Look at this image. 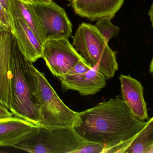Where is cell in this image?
Masks as SVG:
<instances>
[{
	"label": "cell",
	"mask_w": 153,
	"mask_h": 153,
	"mask_svg": "<svg viewBox=\"0 0 153 153\" xmlns=\"http://www.w3.org/2000/svg\"><path fill=\"white\" fill-rule=\"evenodd\" d=\"M150 72L151 73L153 74V57L152 61H151V63H150Z\"/></svg>",
	"instance_id": "obj_23"
},
{
	"label": "cell",
	"mask_w": 153,
	"mask_h": 153,
	"mask_svg": "<svg viewBox=\"0 0 153 153\" xmlns=\"http://www.w3.org/2000/svg\"><path fill=\"white\" fill-rule=\"evenodd\" d=\"M13 35L0 25V103L10 110V62Z\"/></svg>",
	"instance_id": "obj_13"
},
{
	"label": "cell",
	"mask_w": 153,
	"mask_h": 153,
	"mask_svg": "<svg viewBox=\"0 0 153 153\" xmlns=\"http://www.w3.org/2000/svg\"><path fill=\"white\" fill-rule=\"evenodd\" d=\"M111 19L108 16L102 17L97 20L94 25L108 42L112 38L117 37L120 31L119 27L111 23Z\"/></svg>",
	"instance_id": "obj_16"
},
{
	"label": "cell",
	"mask_w": 153,
	"mask_h": 153,
	"mask_svg": "<svg viewBox=\"0 0 153 153\" xmlns=\"http://www.w3.org/2000/svg\"><path fill=\"white\" fill-rule=\"evenodd\" d=\"M87 143L73 128L40 127L36 134L14 147L32 153H73Z\"/></svg>",
	"instance_id": "obj_5"
},
{
	"label": "cell",
	"mask_w": 153,
	"mask_h": 153,
	"mask_svg": "<svg viewBox=\"0 0 153 153\" xmlns=\"http://www.w3.org/2000/svg\"><path fill=\"white\" fill-rule=\"evenodd\" d=\"M125 0H73L71 5L76 15L91 21L108 16L113 19Z\"/></svg>",
	"instance_id": "obj_11"
},
{
	"label": "cell",
	"mask_w": 153,
	"mask_h": 153,
	"mask_svg": "<svg viewBox=\"0 0 153 153\" xmlns=\"http://www.w3.org/2000/svg\"><path fill=\"white\" fill-rule=\"evenodd\" d=\"M42 58L53 75L58 78L66 75L79 61L85 59L69 39L64 38L47 39L43 45Z\"/></svg>",
	"instance_id": "obj_6"
},
{
	"label": "cell",
	"mask_w": 153,
	"mask_h": 153,
	"mask_svg": "<svg viewBox=\"0 0 153 153\" xmlns=\"http://www.w3.org/2000/svg\"><path fill=\"white\" fill-rule=\"evenodd\" d=\"M34 82V95L40 110L41 127L75 128L80 122L79 112L68 107L59 98L44 73L30 64Z\"/></svg>",
	"instance_id": "obj_3"
},
{
	"label": "cell",
	"mask_w": 153,
	"mask_h": 153,
	"mask_svg": "<svg viewBox=\"0 0 153 153\" xmlns=\"http://www.w3.org/2000/svg\"><path fill=\"white\" fill-rule=\"evenodd\" d=\"M36 1L41 3H49L52 1V0H36Z\"/></svg>",
	"instance_id": "obj_22"
},
{
	"label": "cell",
	"mask_w": 153,
	"mask_h": 153,
	"mask_svg": "<svg viewBox=\"0 0 153 153\" xmlns=\"http://www.w3.org/2000/svg\"><path fill=\"white\" fill-rule=\"evenodd\" d=\"M67 1H69L70 2H71V1H72L73 0H67Z\"/></svg>",
	"instance_id": "obj_25"
},
{
	"label": "cell",
	"mask_w": 153,
	"mask_h": 153,
	"mask_svg": "<svg viewBox=\"0 0 153 153\" xmlns=\"http://www.w3.org/2000/svg\"><path fill=\"white\" fill-rule=\"evenodd\" d=\"M10 110L0 103V119H6L13 116Z\"/></svg>",
	"instance_id": "obj_19"
},
{
	"label": "cell",
	"mask_w": 153,
	"mask_h": 153,
	"mask_svg": "<svg viewBox=\"0 0 153 153\" xmlns=\"http://www.w3.org/2000/svg\"><path fill=\"white\" fill-rule=\"evenodd\" d=\"M125 153H153V116L147 121Z\"/></svg>",
	"instance_id": "obj_15"
},
{
	"label": "cell",
	"mask_w": 153,
	"mask_h": 153,
	"mask_svg": "<svg viewBox=\"0 0 153 153\" xmlns=\"http://www.w3.org/2000/svg\"><path fill=\"white\" fill-rule=\"evenodd\" d=\"M11 19L13 16H21L36 36L42 45L46 37L37 14L31 4L22 0H10Z\"/></svg>",
	"instance_id": "obj_14"
},
{
	"label": "cell",
	"mask_w": 153,
	"mask_h": 153,
	"mask_svg": "<svg viewBox=\"0 0 153 153\" xmlns=\"http://www.w3.org/2000/svg\"><path fill=\"white\" fill-rule=\"evenodd\" d=\"M31 4L38 16L48 39L66 38L72 34L73 25L65 10L52 1L41 3L36 1Z\"/></svg>",
	"instance_id": "obj_7"
},
{
	"label": "cell",
	"mask_w": 153,
	"mask_h": 153,
	"mask_svg": "<svg viewBox=\"0 0 153 153\" xmlns=\"http://www.w3.org/2000/svg\"><path fill=\"white\" fill-rule=\"evenodd\" d=\"M40 127L14 116L0 119V147H13L36 134Z\"/></svg>",
	"instance_id": "obj_10"
},
{
	"label": "cell",
	"mask_w": 153,
	"mask_h": 153,
	"mask_svg": "<svg viewBox=\"0 0 153 153\" xmlns=\"http://www.w3.org/2000/svg\"><path fill=\"white\" fill-rule=\"evenodd\" d=\"M0 3L3 7L6 13L8 14L11 22L10 6V0H0Z\"/></svg>",
	"instance_id": "obj_20"
},
{
	"label": "cell",
	"mask_w": 153,
	"mask_h": 153,
	"mask_svg": "<svg viewBox=\"0 0 153 153\" xmlns=\"http://www.w3.org/2000/svg\"><path fill=\"white\" fill-rule=\"evenodd\" d=\"M73 46L89 65L96 67L106 79L118 70L117 54L94 25L83 22L73 37Z\"/></svg>",
	"instance_id": "obj_4"
},
{
	"label": "cell",
	"mask_w": 153,
	"mask_h": 153,
	"mask_svg": "<svg viewBox=\"0 0 153 153\" xmlns=\"http://www.w3.org/2000/svg\"><path fill=\"white\" fill-rule=\"evenodd\" d=\"M25 2L27 3H32L35 2L36 0H22Z\"/></svg>",
	"instance_id": "obj_24"
},
{
	"label": "cell",
	"mask_w": 153,
	"mask_h": 153,
	"mask_svg": "<svg viewBox=\"0 0 153 153\" xmlns=\"http://www.w3.org/2000/svg\"><path fill=\"white\" fill-rule=\"evenodd\" d=\"M0 25L7 30H10V19L0 3Z\"/></svg>",
	"instance_id": "obj_18"
},
{
	"label": "cell",
	"mask_w": 153,
	"mask_h": 153,
	"mask_svg": "<svg viewBox=\"0 0 153 153\" xmlns=\"http://www.w3.org/2000/svg\"><path fill=\"white\" fill-rule=\"evenodd\" d=\"M105 150L104 145L87 141L85 144L76 149L73 153H104Z\"/></svg>",
	"instance_id": "obj_17"
},
{
	"label": "cell",
	"mask_w": 153,
	"mask_h": 153,
	"mask_svg": "<svg viewBox=\"0 0 153 153\" xmlns=\"http://www.w3.org/2000/svg\"><path fill=\"white\" fill-rule=\"evenodd\" d=\"M148 15L150 17V19L152 23V26L153 27V2L150 7L148 12Z\"/></svg>",
	"instance_id": "obj_21"
},
{
	"label": "cell",
	"mask_w": 153,
	"mask_h": 153,
	"mask_svg": "<svg viewBox=\"0 0 153 153\" xmlns=\"http://www.w3.org/2000/svg\"><path fill=\"white\" fill-rule=\"evenodd\" d=\"M79 114L80 124L75 131L85 141L104 145V153H125L147 123L137 119L120 98Z\"/></svg>",
	"instance_id": "obj_1"
},
{
	"label": "cell",
	"mask_w": 153,
	"mask_h": 153,
	"mask_svg": "<svg viewBox=\"0 0 153 153\" xmlns=\"http://www.w3.org/2000/svg\"><path fill=\"white\" fill-rule=\"evenodd\" d=\"M30 62L22 53L13 36L10 62V110L15 116L41 127L40 110L34 95Z\"/></svg>",
	"instance_id": "obj_2"
},
{
	"label": "cell",
	"mask_w": 153,
	"mask_h": 153,
	"mask_svg": "<svg viewBox=\"0 0 153 153\" xmlns=\"http://www.w3.org/2000/svg\"><path fill=\"white\" fill-rule=\"evenodd\" d=\"M119 79L122 99L132 114L141 121L149 119L147 105L144 98L143 87L141 83L130 75H121Z\"/></svg>",
	"instance_id": "obj_12"
},
{
	"label": "cell",
	"mask_w": 153,
	"mask_h": 153,
	"mask_svg": "<svg viewBox=\"0 0 153 153\" xmlns=\"http://www.w3.org/2000/svg\"><path fill=\"white\" fill-rule=\"evenodd\" d=\"M59 79L63 89L76 91L82 96L96 94L106 84V77L96 67L85 72L67 74Z\"/></svg>",
	"instance_id": "obj_9"
},
{
	"label": "cell",
	"mask_w": 153,
	"mask_h": 153,
	"mask_svg": "<svg viewBox=\"0 0 153 153\" xmlns=\"http://www.w3.org/2000/svg\"><path fill=\"white\" fill-rule=\"evenodd\" d=\"M10 30L19 48L28 61L34 63L42 58L43 45L22 17H12Z\"/></svg>",
	"instance_id": "obj_8"
}]
</instances>
